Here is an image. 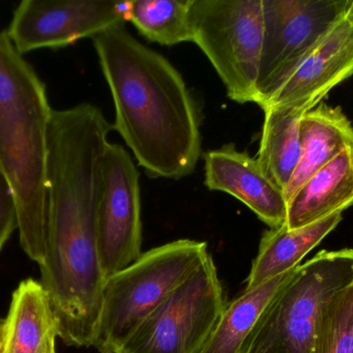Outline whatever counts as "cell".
<instances>
[{"label":"cell","instance_id":"11","mask_svg":"<svg viewBox=\"0 0 353 353\" xmlns=\"http://www.w3.org/2000/svg\"><path fill=\"white\" fill-rule=\"evenodd\" d=\"M353 75V19L347 15L290 76L261 104L306 112L314 109L327 93Z\"/></svg>","mask_w":353,"mask_h":353},{"label":"cell","instance_id":"5","mask_svg":"<svg viewBox=\"0 0 353 353\" xmlns=\"http://www.w3.org/2000/svg\"><path fill=\"white\" fill-rule=\"evenodd\" d=\"M205 242L178 240L143 253L107 279L99 331L101 353H116L139 325L209 256Z\"/></svg>","mask_w":353,"mask_h":353},{"label":"cell","instance_id":"2","mask_svg":"<svg viewBox=\"0 0 353 353\" xmlns=\"http://www.w3.org/2000/svg\"><path fill=\"white\" fill-rule=\"evenodd\" d=\"M115 105L114 130L153 178L181 180L201 153L196 106L184 79L125 25L92 37Z\"/></svg>","mask_w":353,"mask_h":353},{"label":"cell","instance_id":"24","mask_svg":"<svg viewBox=\"0 0 353 353\" xmlns=\"http://www.w3.org/2000/svg\"><path fill=\"white\" fill-rule=\"evenodd\" d=\"M4 323H6V319L0 318V333H3Z\"/></svg>","mask_w":353,"mask_h":353},{"label":"cell","instance_id":"9","mask_svg":"<svg viewBox=\"0 0 353 353\" xmlns=\"http://www.w3.org/2000/svg\"><path fill=\"white\" fill-rule=\"evenodd\" d=\"M97 228L107 281L143 254L140 174L130 153L117 143L109 142L105 149Z\"/></svg>","mask_w":353,"mask_h":353},{"label":"cell","instance_id":"15","mask_svg":"<svg viewBox=\"0 0 353 353\" xmlns=\"http://www.w3.org/2000/svg\"><path fill=\"white\" fill-rule=\"evenodd\" d=\"M353 205V149L311 176L288 203L286 227L296 229Z\"/></svg>","mask_w":353,"mask_h":353},{"label":"cell","instance_id":"10","mask_svg":"<svg viewBox=\"0 0 353 353\" xmlns=\"http://www.w3.org/2000/svg\"><path fill=\"white\" fill-rule=\"evenodd\" d=\"M132 1L23 0L6 31L22 55L65 47L130 20Z\"/></svg>","mask_w":353,"mask_h":353},{"label":"cell","instance_id":"8","mask_svg":"<svg viewBox=\"0 0 353 353\" xmlns=\"http://www.w3.org/2000/svg\"><path fill=\"white\" fill-rule=\"evenodd\" d=\"M350 0H263L261 105L345 16Z\"/></svg>","mask_w":353,"mask_h":353},{"label":"cell","instance_id":"23","mask_svg":"<svg viewBox=\"0 0 353 353\" xmlns=\"http://www.w3.org/2000/svg\"><path fill=\"white\" fill-rule=\"evenodd\" d=\"M3 352V333H0V353Z\"/></svg>","mask_w":353,"mask_h":353},{"label":"cell","instance_id":"16","mask_svg":"<svg viewBox=\"0 0 353 353\" xmlns=\"http://www.w3.org/2000/svg\"><path fill=\"white\" fill-rule=\"evenodd\" d=\"M342 213L296 229L285 225L263 233L259 253L253 260L245 290L253 289L261 284L288 273L301 265L308 253L319 246L340 223Z\"/></svg>","mask_w":353,"mask_h":353},{"label":"cell","instance_id":"22","mask_svg":"<svg viewBox=\"0 0 353 353\" xmlns=\"http://www.w3.org/2000/svg\"><path fill=\"white\" fill-rule=\"evenodd\" d=\"M350 18L353 19V0H350V6H348L347 12H346Z\"/></svg>","mask_w":353,"mask_h":353},{"label":"cell","instance_id":"19","mask_svg":"<svg viewBox=\"0 0 353 353\" xmlns=\"http://www.w3.org/2000/svg\"><path fill=\"white\" fill-rule=\"evenodd\" d=\"M190 0H134L130 20L141 35L163 46L191 41Z\"/></svg>","mask_w":353,"mask_h":353},{"label":"cell","instance_id":"25","mask_svg":"<svg viewBox=\"0 0 353 353\" xmlns=\"http://www.w3.org/2000/svg\"><path fill=\"white\" fill-rule=\"evenodd\" d=\"M352 332H353V314H352Z\"/></svg>","mask_w":353,"mask_h":353},{"label":"cell","instance_id":"6","mask_svg":"<svg viewBox=\"0 0 353 353\" xmlns=\"http://www.w3.org/2000/svg\"><path fill=\"white\" fill-rule=\"evenodd\" d=\"M191 41L205 53L239 104L259 101L263 0H190Z\"/></svg>","mask_w":353,"mask_h":353},{"label":"cell","instance_id":"14","mask_svg":"<svg viewBox=\"0 0 353 353\" xmlns=\"http://www.w3.org/2000/svg\"><path fill=\"white\" fill-rule=\"evenodd\" d=\"M58 337L57 319L41 282H21L4 323L2 353H51Z\"/></svg>","mask_w":353,"mask_h":353},{"label":"cell","instance_id":"26","mask_svg":"<svg viewBox=\"0 0 353 353\" xmlns=\"http://www.w3.org/2000/svg\"><path fill=\"white\" fill-rule=\"evenodd\" d=\"M51 353H57V352H56V350H54V352Z\"/></svg>","mask_w":353,"mask_h":353},{"label":"cell","instance_id":"7","mask_svg":"<svg viewBox=\"0 0 353 353\" xmlns=\"http://www.w3.org/2000/svg\"><path fill=\"white\" fill-rule=\"evenodd\" d=\"M228 303L211 254L116 353H199Z\"/></svg>","mask_w":353,"mask_h":353},{"label":"cell","instance_id":"12","mask_svg":"<svg viewBox=\"0 0 353 353\" xmlns=\"http://www.w3.org/2000/svg\"><path fill=\"white\" fill-rule=\"evenodd\" d=\"M205 184L210 190L232 195L244 203L271 229L288 219V201L283 191L265 173L256 158L236 151L234 144L208 151Z\"/></svg>","mask_w":353,"mask_h":353},{"label":"cell","instance_id":"18","mask_svg":"<svg viewBox=\"0 0 353 353\" xmlns=\"http://www.w3.org/2000/svg\"><path fill=\"white\" fill-rule=\"evenodd\" d=\"M296 269L277 276L257 287L244 290L228 304L208 341L199 353H240L247 336L272 298L292 277Z\"/></svg>","mask_w":353,"mask_h":353},{"label":"cell","instance_id":"17","mask_svg":"<svg viewBox=\"0 0 353 353\" xmlns=\"http://www.w3.org/2000/svg\"><path fill=\"white\" fill-rule=\"evenodd\" d=\"M263 110L265 122L256 160L284 193L300 163V122L305 112L283 106Z\"/></svg>","mask_w":353,"mask_h":353},{"label":"cell","instance_id":"1","mask_svg":"<svg viewBox=\"0 0 353 353\" xmlns=\"http://www.w3.org/2000/svg\"><path fill=\"white\" fill-rule=\"evenodd\" d=\"M114 126L99 107L53 110L48 136L47 240L39 265L59 338L94 345L105 278L99 252L103 166Z\"/></svg>","mask_w":353,"mask_h":353},{"label":"cell","instance_id":"4","mask_svg":"<svg viewBox=\"0 0 353 353\" xmlns=\"http://www.w3.org/2000/svg\"><path fill=\"white\" fill-rule=\"evenodd\" d=\"M352 281L353 248L317 253L272 298L240 353H313L327 307Z\"/></svg>","mask_w":353,"mask_h":353},{"label":"cell","instance_id":"3","mask_svg":"<svg viewBox=\"0 0 353 353\" xmlns=\"http://www.w3.org/2000/svg\"><path fill=\"white\" fill-rule=\"evenodd\" d=\"M45 83L0 32V171L16 204L21 247L41 265L47 240L48 136Z\"/></svg>","mask_w":353,"mask_h":353},{"label":"cell","instance_id":"13","mask_svg":"<svg viewBox=\"0 0 353 353\" xmlns=\"http://www.w3.org/2000/svg\"><path fill=\"white\" fill-rule=\"evenodd\" d=\"M301 159L284 190L286 201L319 170L348 149H353V126L340 107L319 104L300 122Z\"/></svg>","mask_w":353,"mask_h":353},{"label":"cell","instance_id":"21","mask_svg":"<svg viewBox=\"0 0 353 353\" xmlns=\"http://www.w3.org/2000/svg\"><path fill=\"white\" fill-rule=\"evenodd\" d=\"M16 229H18V220L14 196L0 171V251Z\"/></svg>","mask_w":353,"mask_h":353},{"label":"cell","instance_id":"20","mask_svg":"<svg viewBox=\"0 0 353 353\" xmlns=\"http://www.w3.org/2000/svg\"><path fill=\"white\" fill-rule=\"evenodd\" d=\"M353 281L327 307L313 353H353Z\"/></svg>","mask_w":353,"mask_h":353}]
</instances>
